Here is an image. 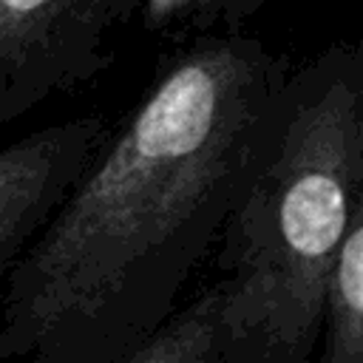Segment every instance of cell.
Masks as SVG:
<instances>
[{
    "mask_svg": "<svg viewBox=\"0 0 363 363\" xmlns=\"http://www.w3.org/2000/svg\"><path fill=\"white\" fill-rule=\"evenodd\" d=\"M363 213V51L292 65L216 235L218 363H309L323 284Z\"/></svg>",
    "mask_w": 363,
    "mask_h": 363,
    "instance_id": "obj_2",
    "label": "cell"
},
{
    "mask_svg": "<svg viewBox=\"0 0 363 363\" xmlns=\"http://www.w3.org/2000/svg\"><path fill=\"white\" fill-rule=\"evenodd\" d=\"M309 363H363V213L349 221L329 267Z\"/></svg>",
    "mask_w": 363,
    "mask_h": 363,
    "instance_id": "obj_5",
    "label": "cell"
},
{
    "mask_svg": "<svg viewBox=\"0 0 363 363\" xmlns=\"http://www.w3.org/2000/svg\"><path fill=\"white\" fill-rule=\"evenodd\" d=\"M0 363H9V360H0Z\"/></svg>",
    "mask_w": 363,
    "mask_h": 363,
    "instance_id": "obj_8",
    "label": "cell"
},
{
    "mask_svg": "<svg viewBox=\"0 0 363 363\" xmlns=\"http://www.w3.org/2000/svg\"><path fill=\"white\" fill-rule=\"evenodd\" d=\"M108 130L102 116H77L0 147V278L54 218Z\"/></svg>",
    "mask_w": 363,
    "mask_h": 363,
    "instance_id": "obj_4",
    "label": "cell"
},
{
    "mask_svg": "<svg viewBox=\"0 0 363 363\" xmlns=\"http://www.w3.org/2000/svg\"><path fill=\"white\" fill-rule=\"evenodd\" d=\"M269 0H139V23L145 34L173 45L213 37L241 34Z\"/></svg>",
    "mask_w": 363,
    "mask_h": 363,
    "instance_id": "obj_7",
    "label": "cell"
},
{
    "mask_svg": "<svg viewBox=\"0 0 363 363\" xmlns=\"http://www.w3.org/2000/svg\"><path fill=\"white\" fill-rule=\"evenodd\" d=\"M218 289L213 284L176 306L116 363H218Z\"/></svg>",
    "mask_w": 363,
    "mask_h": 363,
    "instance_id": "obj_6",
    "label": "cell"
},
{
    "mask_svg": "<svg viewBox=\"0 0 363 363\" xmlns=\"http://www.w3.org/2000/svg\"><path fill=\"white\" fill-rule=\"evenodd\" d=\"M139 0H0V128L94 82Z\"/></svg>",
    "mask_w": 363,
    "mask_h": 363,
    "instance_id": "obj_3",
    "label": "cell"
},
{
    "mask_svg": "<svg viewBox=\"0 0 363 363\" xmlns=\"http://www.w3.org/2000/svg\"><path fill=\"white\" fill-rule=\"evenodd\" d=\"M289 71L247 31L173 45L3 278L0 360L116 363L150 335L216 244Z\"/></svg>",
    "mask_w": 363,
    "mask_h": 363,
    "instance_id": "obj_1",
    "label": "cell"
}]
</instances>
